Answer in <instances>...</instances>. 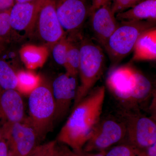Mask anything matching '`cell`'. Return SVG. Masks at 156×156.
Masks as SVG:
<instances>
[{
    "mask_svg": "<svg viewBox=\"0 0 156 156\" xmlns=\"http://www.w3.org/2000/svg\"><path fill=\"white\" fill-rule=\"evenodd\" d=\"M134 68L124 65L112 68L107 77V87L117 100L131 109V96L134 83Z\"/></svg>",
    "mask_w": 156,
    "mask_h": 156,
    "instance_id": "9",
    "label": "cell"
},
{
    "mask_svg": "<svg viewBox=\"0 0 156 156\" xmlns=\"http://www.w3.org/2000/svg\"><path fill=\"white\" fill-rule=\"evenodd\" d=\"M5 138V131H4V125L0 122V142L3 138Z\"/></svg>",
    "mask_w": 156,
    "mask_h": 156,
    "instance_id": "35",
    "label": "cell"
},
{
    "mask_svg": "<svg viewBox=\"0 0 156 156\" xmlns=\"http://www.w3.org/2000/svg\"><path fill=\"white\" fill-rule=\"evenodd\" d=\"M136 156H156V143L144 148H136Z\"/></svg>",
    "mask_w": 156,
    "mask_h": 156,
    "instance_id": "27",
    "label": "cell"
},
{
    "mask_svg": "<svg viewBox=\"0 0 156 156\" xmlns=\"http://www.w3.org/2000/svg\"><path fill=\"white\" fill-rule=\"evenodd\" d=\"M80 41L79 68L80 83L78 87L73 106L94 88L101 76L104 67V54L100 46L87 38H82Z\"/></svg>",
    "mask_w": 156,
    "mask_h": 156,
    "instance_id": "2",
    "label": "cell"
},
{
    "mask_svg": "<svg viewBox=\"0 0 156 156\" xmlns=\"http://www.w3.org/2000/svg\"><path fill=\"white\" fill-rule=\"evenodd\" d=\"M10 12V10L0 13V41H6V38L12 29L9 18Z\"/></svg>",
    "mask_w": 156,
    "mask_h": 156,
    "instance_id": "24",
    "label": "cell"
},
{
    "mask_svg": "<svg viewBox=\"0 0 156 156\" xmlns=\"http://www.w3.org/2000/svg\"><path fill=\"white\" fill-rule=\"evenodd\" d=\"M116 18L120 22L147 20L156 22V0H143L129 10L118 13Z\"/></svg>",
    "mask_w": 156,
    "mask_h": 156,
    "instance_id": "16",
    "label": "cell"
},
{
    "mask_svg": "<svg viewBox=\"0 0 156 156\" xmlns=\"http://www.w3.org/2000/svg\"><path fill=\"white\" fill-rule=\"evenodd\" d=\"M28 96L27 120L43 140L55 121L56 108L51 84L42 80Z\"/></svg>",
    "mask_w": 156,
    "mask_h": 156,
    "instance_id": "3",
    "label": "cell"
},
{
    "mask_svg": "<svg viewBox=\"0 0 156 156\" xmlns=\"http://www.w3.org/2000/svg\"><path fill=\"white\" fill-rule=\"evenodd\" d=\"M16 90L21 95H29L41 83L40 76L30 71L20 70L17 73Z\"/></svg>",
    "mask_w": 156,
    "mask_h": 156,
    "instance_id": "19",
    "label": "cell"
},
{
    "mask_svg": "<svg viewBox=\"0 0 156 156\" xmlns=\"http://www.w3.org/2000/svg\"><path fill=\"white\" fill-rule=\"evenodd\" d=\"M69 39L65 35L52 47V54L56 63L64 66L66 63Z\"/></svg>",
    "mask_w": 156,
    "mask_h": 156,
    "instance_id": "22",
    "label": "cell"
},
{
    "mask_svg": "<svg viewBox=\"0 0 156 156\" xmlns=\"http://www.w3.org/2000/svg\"><path fill=\"white\" fill-rule=\"evenodd\" d=\"M6 41H0V55L6 49Z\"/></svg>",
    "mask_w": 156,
    "mask_h": 156,
    "instance_id": "34",
    "label": "cell"
},
{
    "mask_svg": "<svg viewBox=\"0 0 156 156\" xmlns=\"http://www.w3.org/2000/svg\"><path fill=\"white\" fill-rule=\"evenodd\" d=\"M14 1H15V3H22L29 2V1H32V0H14Z\"/></svg>",
    "mask_w": 156,
    "mask_h": 156,
    "instance_id": "36",
    "label": "cell"
},
{
    "mask_svg": "<svg viewBox=\"0 0 156 156\" xmlns=\"http://www.w3.org/2000/svg\"><path fill=\"white\" fill-rule=\"evenodd\" d=\"M110 0H92L90 8V15L97 9L109 2Z\"/></svg>",
    "mask_w": 156,
    "mask_h": 156,
    "instance_id": "31",
    "label": "cell"
},
{
    "mask_svg": "<svg viewBox=\"0 0 156 156\" xmlns=\"http://www.w3.org/2000/svg\"><path fill=\"white\" fill-rule=\"evenodd\" d=\"M126 129L128 144L143 149L156 143V124L154 119L134 111L126 110L122 114Z\"/></svg>",
    "mask_w": 156,
    "mask_h": 156,
    "instance_id": "5",
    "label": "cell"
},
{
    "mask_svg": "<svg viewBox=\"0 0 156 156\" xmlns=\"http://www.w3.org/2000/svg\"><path fill=\"white\" fill-rule=\"evenodd\" d=\"M59 156H73L72 151L65 146H62L61 152Z\"/></svg>",
    "mask_w": 156,
    "mask_h": 156,
    "instance_id": "33",
    "label": "cell"
},
{
    "mask_svg": "<svg viewBox=\"0 0 156 156\" xmlns=\"http://www.w3.org/2000/svg\"><path fill=\"white\" fill-rule=\"evenodd\" d=\"M21 94L16 89L0 90V122H20L26 119Z\"/></svg>",
    "mask_w": 156,
    "mask_h": 156,
    "instance_id": "14",
    "label": "cell"
},
{
    "mask_svg": "<svg viewBox=\"0 0 156 156\" xmlns=\"http://www.w3.org/2000/svg\"><path fill=\"white\" fill-rule=\"evenodd\" d=\"M22 61L29 69L41 67L46 61L48 51L46 48L27 45L20 52Z\"/></svg>",
    "mask_w": 156,
    "mask_h": 156,
    "instance_id": "18",
    "label": "cell"
},
{
    "mask_svg": "<svg viewBox=\"0 0 156 156\" xmlns=\"http://www.w3.org/2000/svg\"><path fill=\"white\" fill-rule=\"evenodd\" d=\"M56 14L70 37L81 38L80 31L88 16L91 5L87 0H55Z\"/></svg>",
    "mask_w": 156,
    "mask_h": 156,
    "instance_id": "7",
    "label": "cell"
},
{
    "mask_svg": "<svg viewBox=\"0 0 156 156\" xmlns=\"http://www.w3.org/2000/svg\"><path fill=\"white\" fill-rule=\"evenodd\" d=\"M105 156H136V148L129 144H122L113 147Z\"/></svg>",
    "mask_w": 156,
    "mask_h": 156,
    "instance_id": "23",
    "label": "cell"
},
{
    "mask_svg": "<svg viewBox=\"0 0 156 156\" xmlns=\"http://www.w3.org/2000/svg\"><path fill=\"white\" fill-rule=\"evenodd\" d=\"M112 11L114 14H118L131 9L143 0H112Z\"/></svg>",
    "mask_w": 156,
    "mask_h": 156,
    "instance_id": "25",
    "label": "cell"
},
{
    "mask_svg": "<svg viewBox=\"0 0 156 156\" xmlns=\"http://www.w3.org/2000/svg\"><path fill=\"white\" fill-rule=\"evenodd\" d=\"M0 156H9V147L5 138L0 142Z\"/></svg>",
    "mask_w": 156,
    "mask_h": 156,
    "instance_id": "32",
    "label": "cell"
},
{
    "mask_svg": "<svg viewBox=\"0 0 156 156\" xmlns=\"http://www.w3.org/2000/svg\"><path fill=\"white\" fill-rule=\"evenodd\" d=\"M61 146L57 144L56 140H53L52 144L44 156H59L61 152Z\"/></svg>",
    "mask_w": 156,
    "mask_h": 156,
    "instance_id": "28",
    "label": "cell"
},
{
    "mask_svg": "<svg viewBox=\"0 0 156 156\" xmlns=\"http://www.w3.org/2000/svg\"><path fill=\"white\" fill-rule=\"evenodd\" d=\"M105 95L104 86L95 87L73 107L58 133L57 141L73 151L83 149L101 120Z\"/></svg>",
    "mask_w": 156,
    "mask_h": 156,
    "instance_id": "1",
    "label": "cell"
},
{
    "mask_svg": "<svg viewBox=\"0 0 156 156\" xmlns=\"http://www.w3.org/2000/svg\"><path fill=\"white\" fill-rule=\"evenodd\" d=\"M73 156H105L106 151H99L97 153H93L90 152H86L83 150L72 151Z\"/></svg>",
    "mask_w": 156,
    "mask_h": 156,
    "instance_id": "29",
    "label": "cell"
},
{
    "mask_svg": "<svg viewBox=\"0 0 156 156\" xmlns=\"http://www.w3.org/2000/svg\"><path fill=\"white\" fill-rule=\"evenodd\" d=\"M48 0H32L15 3L10 12V23L12 29L30 31L36 23L39 12Z\"/></svg>",
    "mask_w": 156,
    "mask_h": 156,
    "instance_id": "12",
    "label": "cell"
},
{
    "mask_svg": "<svg viewBox=\"0 0 156 156\" xmlns=\"http://www.w3.org/2000/svg\"><path fill=\"white\" fill-rule=\"evenodd\" d=\"M115 14L109 2L90 15L91 27L94 36L104 48L119 23Z\"/></svg>",
    "mask_w": 156,
    "mask_h": 156,
    "instance_id": "13",
    "label": "cell"
},
{
    "mask_svg": "<svg viewBox=\"0 0 156 156\" xmlns=\"http://www.w3.org/2000/svg\"><path fill=\"white\" fill-rule=\"evenodd\" d=\"M79 85L77 76L62 74L51 84L55 103V121L63 118L68 112L76 95Z\"/></svg>",
    "mask_w": 156,
    "mask_h": 156,
    "instance_id": "10",
    "label": "cell"
},
{
    "mask_svg": "<svg viewBox=\"0 0 156 156\" xmlns=\"http://www.w3.org/2000/svg\"><path fill=\"white\" fill-rule=\"evenodd\" d=\"M134 61H154L156 59V27L147 30L140 36L133 50Z\"/></svg>",
    "mask_w": 156,
    "mask_h": 156,
    "instance_id": "15",
    "label": "cell"
},
{
    "mask_svg": "<svg viewBox=\"0 0 156 156\" xmlns=\"http://www.w3.org/2000/svg\"><path fill=\"white\" fill-rule=\"evenodd\" d=\"M126 129L122 119L101 120L92 136L84 146L85 151H101L126 138Z\"/></svg>",
    "mask_w": 156,
    "mask_h": 156,
    "instance_id": "8",
    "label": "cell"
},
{
    "mask_svg": "<svg viewBox=\"0 0 156 156\" xmlns=\"http://www.w3.org/2000/svg\"><path fill=\"white\" fill-rule=\"evenodd\" d=\"M9 156H27L40 144L42 139L27 120L4 125Z\"/></svg>",
    "mask_w": 156,
    "mask_h": 156,
    "instance_id": "6",
    "label": "cell"
},
{
    "mask_svg": "<svg viewBox=\"0 0 156 156\" xmlns=\"http://www.w3.org/2000/svg\"><path fill=\"white\" fill-rule=\"evenodd\" d=\"M17 73L5 60L0 59V90L17 89Z\"/></svg>",
    "mask_w": 156,
    "mask_h": 156,
    "instance_id": "21",
    "label": "cell"
},
{
    "mask_svg": "<svg viewBox=\"0 0 156 156\" xmlns=\"http://www.w3.org/2000/svg\"><path fill=\"white\" fill-rule=\"evenodd\" d=\"M68 39L66 63L64 67L66 70V73L71 75L77 76L80 59V44L78 45L76 41L81 39L69 37H68Z\"/></svg>",
    "mask_w": 156,
    "mask_h": 156,
    "instance_id": "20",
    "label": "cell"
},
{
    "mask_svg": "<svg viewBox=\"0 0 156 156\" xmlns=\"http://www.w3.org/2000/svg\"><path fill=\"white\" fill-rule=\"evenodd\" d=\"M36 23L40 37L52 47L65 35L56 14L55 0H48L45 2Z\"/></svg>",
    "mask_w": 156,
    "mask_h": 156,
    "instance_id": "11",
    "label": "cell"
},
{
    "mask_svg": "<svg viewBox=\"0 0 156 156\" xmlns=\"http://www.w3.org/2000/svg\"><path fill=\"white\" fill-rule=\"evenodd\" d=\"M134 83L131 96V110H137L136 107L147 100L153 92L151 81L142 73L134 69Z\"/></svg>",
    "mask_w": 156,
    "mask_h": 156,
    "instance_id": "17",
    "label": "cell"
},
{
    "mask_svg": "<svg viewBox=\"0 0 156 156\" xmlns=\"http://www.w3.org/2000/svg\"><path fill=\"white\" fill-rule=\"evenodd\" d=\"M52 142L53 141H51L47 143L41 144L27 156H44L52 144Z\"/></svg>",
    "mask_w": 156,
    "mask_h": 156,
    "instance_id": "26",
    "label": "cell"
},
{
    "mask_svg": "<svg viewBox=\"0 0 156 156\" xmlns=\"http://www.w3.org/2000/svg\"><path fill=\"white\" fill-rule=\"evenodd\" d=\"M15 3L14 0H0V13L11 10Z\"/></svg>",
    "mask_w": 156,
    "mask_h": 156,
    "instance_id": "30",
    "label": "cell"
},
{
    "mask_svg": "<svg viewBox=\"0 0 156 156\" xmlns=\"http://www.w3.org/2000/svg\"><path fill=\"white\" fill-rule=\"evenodd\" d=\"M155 23L147 20L120 22L104 48L112 61L116 64L132 52L140 36L155 27Z\"/></svg>",
    "mask_w": 156,
    "mask_h": 156,
    "instance_id": "4",
    "label": "cell"
}]
</instances>
